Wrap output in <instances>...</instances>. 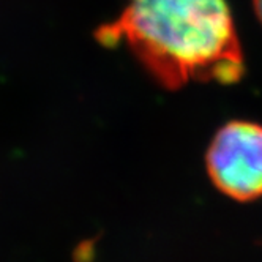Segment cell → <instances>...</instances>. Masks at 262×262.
<instances>
[{
    "instance_id": "obj_3",
    "label": "cell",
    "mask_w": 262,
    "mask_h": 262,
    "mask_svg": "<svg viewBox=\"0 0 262 262\" xmlns=\"http://www.w3.org/2000/svg\"><path fill=\"white\" fill-rule=\"evenodd\" d=\"M253 7H254V13L257 16L259 23L262 24V0H253Z\"/></svg>"
},
{
    "instance_id": "obj_1",
    "label": "cell",
    "mask_w": 262,
    "mask_h": 262,
    "mask_svg": "<svg viewBox=\"0 0 262 262\" xmlns=\"http://www.w3.org/2000/svg\"><path fill=\"white\" fill-rule=\"evenodd\" d=\"M97 36L106 46L125 45L167 90L190 82L234 84L245 73L228 0H128Z\"/></svg>"
},
{
    "instance_id": "obj_2",
    "label": "cell",
    "mask_w": 262,
    "mask_h": 262,
    "mask_svg": "<svg viewBox=\"0 0 262 262\" xmlns=\"http://www.w3.org/2000/svg\"><path fill=\"white\" fill-rule=\"evenodd\" d=\"M207 174L223 194L250 202L262 196V125L232 120L213 136L207 157Z\"/></svg>"
}]
</instances>
